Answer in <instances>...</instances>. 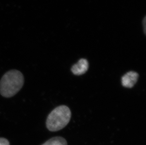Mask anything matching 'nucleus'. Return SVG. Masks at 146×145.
<instances>
[{
  "label": "nucleus",
  "mask_w": 146,
  "mask_h": 145,
  "mask_svg": "<svg viewBox=\"0 0 146 145\" xmlns=\"http://www.w3.org/2000/svg\"><path fill=\"white\" fill-rule=\"evenodd\" d=\"M88 67L89 64L88 60L86 59H81L77 64L72 66V71L75 75H82L88 70Z\"/></svg>",
  "instance_id": "20e7f679"
},
{
  "label": "nucleus",
  "mask_w": 146,
  "mask_h": 145,
  "mask_svg": "<svg viewBox=\"0 0 146 145\" xmlns=\"http://www.w3.org/2000/svg\"><path fill=\"white\" fill-rule=\"evenodd\" d=\"M139 74L135 72L130 71L125 74L121 78V84L124 87L131 88L138 81Z\"/></svg>",
  "instance_id": "7ed1b4c3"
},
{
  "label": "nucleus",
  "mask_w": 146,
  "mask_h": 145,
  "mask_svg": "<svg viewBox=\"0 0 146 145\" xmlns=\"http://www.w3.org/2000/svg\"><path fill=\"white\" fill-rule=\"evenodd\" d=\"M146 17H145L144 18L143 21V24L144 26V31L145 34H146Z\"/></svg>",
  "instance_id": "0eeeda50"
},
{
  "label": "nucleus",
  "mask_w": 146,
  "mask_h": 145,
  "mask_svg": "<svg viewBox=\"0 0 146 145\" xmlns=\"http://www.w3.org/2000/svg\"><path fill=\"white\" fill-rule=\"evenodd\" d=\"M23 74L17 70L9 71L4 74L0 81V93L5 98L15 95L23 86Z\"/></svg>",
  "instance_id": "f257e3e1"
},
{
  "label": "nucleus",
  "mask_w": 146,
  "mask_h": 145,
  "mask_svg": "<svg viewBox=\"0 0 146 145\" xmlns=\"http://www.w3.org/2000/svg\"><path fill=\"white\" fill-rule=\"evenodd\" d=\"M0 145H10V143L7 139L0 138Z\"/></svg>",
  "instance_id": "423d86ee"
},
{
  "label": "nucleus",
  "mask_w": 146,
  "mask_h": 145,
  "mask_svg": "<svg viewBox=\"0 0 146 145\" xmlns=\"http://www.w3.org/2000/svg\"><path fill=\"white\" fill-rule=\"evenodd\" d=\"M71 118V111L66 105H60L54 109L47 117L46 125L50 131L61 130L68 124Z\"/></svg>",
  "instance_id": "f03ea898"
},
{
  "label": "nucleus",
  "mask_w": 146,
  "mask_h": 145,
  "mask_svg": "<svg viewBox=\"0 0 146 145\" xmlns=\"http://www.w3.org/2000/svg\"><path fill=\"white\" fill-rule=\"evenodd\" d=\"M42 145H67L65 138L61 137H54Z\"/></svg>",
  "instance_id": "39448f33"
}]
</instances>
